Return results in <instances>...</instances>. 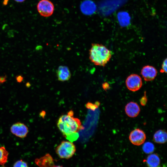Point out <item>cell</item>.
<instances>
[{
  "mask_svg": "<svg viewBox=\"0 0 167 167\" xmlns=\"http://www.w3.org/2000/svg\"><path fill=\"white\" fill-rule=\"evenodd\" d=\"M57 125L63 136L71 142L77 139L79 132L84 128L80 120L74 117L71 110L60 117Z\"/></svg>",
  "mask_w": 167,
  "mask_h": 167,
  "instance_id": "cell-1",
  "label": "cell"
},
{
  "mask_svg": "<svg viewBox=\"0 0 167 167\" xmlns=\"http://www.w3.org/2000/svg\"><path fill=\"white\" fill-rule=\"evenodd\" d=\"M111 57V51L105 46L98 43H93L89 50V58L96 66H105Z\"/></svg>",
  "mask_w": 167,
  "mask_h": 167,
  "instance_id": "cell-2",
  "label": "cell"
},
{
  "mask_svg": "<svg viewBox=\"0 0 167 167\" xmlns=\"http://www.w3.org/2000/svg\"><path fill=\"white\" fill-rule=\"evenodd\" d=\"M76 150L74 144L70 141H63L55 149L56 152L59 157L68 159L71 158Z\"/></svg>",
  "mask_w": 167,
  "mask_h": 167,
  "instance_id": "cell-3",
  "label": "cell"
},
{
  "mask_svg": "<svg viewBox=\"0 0 167 167\" xmlns=\"http://www.w3.org/2000/svg\"><path fill=\"white\" fill-rule=\"evenodd\" d=\"M37 8L40 14L44 17H48L53 13L54 6L49 0H41L38 3Z\"/></svg>",
  "mask_w": 167,
  "mask_h": 167,
  "instance_id": "cell-4",
  "label": "cell"
},
{
  "mask_svg": "<svg viewBox=\"0 0 167 167\" xmlns=\"http://www.w3.org/2000/svg\"><path fill=\"white\" fill-rule=\"evenodd\" d=\"M126 84L127 88L133 92L138 90L142 85L141 78L135 74H131L128 76L126 80Z\"/></svg>",
  "mask_w": 167,
  "mask_h": 167,
  "instance_id": "cell-5",
  "label": "cell"
},
{
  "mask_svg": "<svg viewBox=\"0 0 167 167\" xmlns=\"http://www.w3.org/2000/svg\"><path fill=\"white\" fill-rule=\"evenodd\" d=\"M129 139L132 143L139 146L144 143L146 135L143 131L138 128L136 129L131 132Z\"/></svg>",
  "mask_w": 167,
  "mask_h": 167,
  "instance_id": "cell-6",
  "label": "cell"
},
{
  "mask_svg": "<svg viewBox=\"0 0 167 167\" xmlns=\"http://www.w3.org/2000/svg\"><path fill=\"white\" fill-rule=\"evenodd\" d=\"M11 133L20 138H24L27 136L28 132V127L24 123L17 122L13 124L10 128Z\"/></svg>",
  "mask_w": 167,
  "mask_h": 167,
  "instance_id": "cell-7",
  "label": "cell"
},
{
  "mask_svg": "<svg viewBox=\"0 0 167 167\" xmlns=\"http://www.w3.org/2000/svg\"><path fill=\"white\" fill-rule=\"evenodd\" d=\"M157 74L156 69L151 66H144L141 71V74L145 80L150 81L153 80Z\"/></svg>",
  "mask_w": 167,
  "mask_h": 167,
  "instance_id": "cell-8",
  "label": "cell"
},
{
  "mask_svg": "<svg viewBox=\"0 0 167 167\" xmlns=\"http://www.w3.org/2000/svg\"><path fill=\"white\" fill-rule=\"evenodd\" d=\"M125 111L129 117L135 118L139 115L140 111V108L136 103L131 102L126 105Z\"/></svg>",
  "mask_w": 167,
  "mask_h": 167,
  "instance_id": "cell-9",
  "label": "cell"
},
{
  "mask_svg": "<svg viewBox=\"0 0 167 167\" xmlns=\"http://www.w3.org/2000/svg\"><path fill=\"white\" fill-rule=\"evenodd\" d=\"M57 76L59 81L64 82L70 79L71 74L68 67L65 66H60L57 70Z\"/></svg>",
  "mask_w": 167,
  "mask_h": 167,
  "instance_id": "cell-10",
  "label": "cell"
},
{
  "mask_svg": "<svg viewBox=\"0 0 167 167\" xmlns=\"http://www.w3.org/2000/svg\"><path fill=\"white\" fill-rule=\"evenodd\" d=\"M35 162L40 167H54L55 165L53 158L49 153L36 159Z\"/></svg>",
  "mask_w": 167,
  "mask_h": 167,
  "instance_id": "cell-11",
  "label": "cell"
},
{
  "mask_svg": "<svg viewBox=\"0 0 167 167\" xmlns=\"http://www.w3.org/2000/svg\"><path fill=\"white\" fill-rule=\"evenodd\" d=\"M117 16L118 22L121 27H126L130 24L131 17L127 12L119 11L118 13Z\"/></svg>",
  "mask_w": 167,
  "mask_h": 167,
  "instance_id": "cell-12",
  "label": "cell"
},
{
  "mask_svg": "<svg viewBox=\"0 0 167 167\" xmlns=\"http://www.w3.org/2000/svg\"><path fill=\"white\" fill-rule=\"evenodd\" d=\"M154 141L158 143H164L167 140L166 131L163 130H159L154 134L153 137Z\"/></svg>",
  "mask_w": 167,
  "mask_h": 167,
  "instance_id": "cell-13",
  "label": "cell"
},
{
  "mask_svg": "<svg viewBox=\"0 0 167 167\" xmlns=\"http://www.w3.org/2000/svg\"><path fill=\"white\" fill-rule=\"evenodd\" d=\"M146 161L148 167H158L160 163V158L156 154H152L149 155Z\"/></svg>",
  "mask_w": 167,
  "mask_h": 167,
  "instance_id": "cell-14",
  "label": "cell"
},
{
  "mask_svg": "<svg viewBox=\"0 0 167 167\" xmlns=\"http://www.w3.org/2000/svg\"><path fill=\"white\" fill-rule=\"evenodd\" d=\"M8 152L4 147H0V165H3L7 161Z\"/></svg>",
  "mask_w": 167,
  "mask_h": 167,
  "instance_id": "cell-15",
  "label": "cell"
},
{
  "mask_svg": "<svg viewBox=\"0 0 167 167\" xmlns=\"http://www.w3.org/2000/svg\"><path fill=\"white\" fill-rule=\"evenodd\" d=\"M142 148L143 152L146 153L150 154L154 151L155 147L152 143L148 142L144 143Z\"/></svg>",
  "mask_w": 167,
  "mask_h": 167,
  "instance_id": "cell-16",
  "label": "cell"
},
{
  "mask_svg": "<svg viewBox=\"0 0 167 167\" xmlns=\"http://www.w3.org/2000/svg\"><path fill=\"white\" fill-rule=\"evenodd\" d=\"M13 167H28L26 162L21 160L16 161L13 165Z\"/></svg>",
  "mask_w": 167,
  "mask_h": 167,
  "instance_id": "cell-17",
  "label": "cell"
},
{
  "mask_svg": "<svg viewBox=\"0 0 167 167\" xmlns=\"http://www.w3.org/2000/svg\"><path fill=\"white\" fill-rule=\"evenodd\" d=\"M146 92H144V96L141 98L140 100V103L142 105L145 106L147 102V99L146 94Z\"/></svg>",
  "mask_w": 167,
  "mask_h": 167,
  "instance_id": "cell-18",
  "label": "cell"
},
{
  "mask_svg": "<svg viewBox=\"0 0 167 167\" xmlns=\"http://www.w3.org/2000/svg\"><path fill=\"white\" fill-rule=\"evenodd\" d=\"M167 58H166L163 61L162 65V72L167 73Z\"/></svg>",
  "mask_w": 167,
  "mask_h": 167,
  "instance_id": "cell-19",
  "label": "cell"
},
{
  "mask_svg": "<svg viewBox=\"0 0 167 167\" xmlns=\"http://www.w3.org/2000/svg\"><path fill=\"white\" fill-rule=\"evenodd\" d=\"M6 81V76L0 77V83H3Z\"/></svg>",
  "mask_w": 167,
  "mask_h": 167,
  "instance_id": "cell-20",
  "label": "cell"
},
{
  "mask_svg": "<svg viewBox=\"0 0 167 167\" xmlns=\"http://www.w3.org/2000/svg\"><path fill=\"white\" fill-rule=\"evenodd\" d=\"M16 79L17 82L19 83L21 82L23 80V77L20 75L17 77Z\"/></svg>",
  "mask_w": 167,
  "mask_h": 167,
  "instance_id": "cell-21",
  "label": "cell"
},
{
  "mask_svg": "<svg viewBox=\"0 0 167 167\" xmlns=\"http://www.w3.org/2000/svg\"><path fill=\"white\" fill-rule=\"evenodd\" d=\"M103 88L105 90L108 89V88L109 87V84L106 83H105L103 84Z\"/></svg>",
  "mask_w": 167,
  "mask_h": 167,
  "instance_id": "cell-22",
  "label": "cell"
},
{
  "mask_svg": "<svg viewBox=\"0 0 167 167\" xmlns=\"http://www.w3.org/2000/svg\"><path fill=\"white\" fill-rule=\"evenodd\" d=\"M15 1L18 2H24L25 0H14Z\"/></svg>",
  "mask_w": 167,
  "mask_h": 167,
  "instance_id": "cell-23",
  "label": "cell"
},
{
  "mask_svg": "<svg viewBox=\"0 0 167 167\" xmlns=\"http://www.w3.org/2000/svg\"><path fill=\"white\" fill-rule=\"evenodd\" d=\"M44 112H42L40 114L41 116L42 117H43L44 116Z\"/></svg>",
  "mask_w": 167,
  "mask_h": 167,
  "instance_id": "cell-24",
  "label": "cell"
},
{
  "mask_svg": "<svg viewBox=\"0 0 167 167\" xmlns=\"http://www.w3.org/2000/svg\"><path fill=\"white\" fill-rule=\"evenodd\" d=\"M4 1H5V2H3V4H4L6 5V3H7L8 0H4Z\"/></svg>",
  "mask_w": 167,
  "mask_h": 167,
  "instance_id": "cell-25",
  "label": "cell"
},
{
  "mask_svg": "<svg viewBox=\"0 0 167 167\" xmlns=\"http://www.w3.org/2000/svg\"><path fill=\"white\" fill-rule=\"evenodd\" d=\"M54 167H63L61 165H55Z\"/></svg>",
  "mask_w": 167,
  "mask_h": 167,
  "instance_id": "cell-26",
  "label": "cell"
},
{
  "mask_svg": "<svg viewBox=\"0 0 167 167\" xmlns=\"http://www.w3.org/2000/svg\"><path fill=\"white\" fill-rule=\"evenodd\" d=\"M4 167V166H3V167Z\"/></svg>",
  "mask_w": 167,
  "mask_h": 167,
  "instance_id": "cell-27",
  "label": "cell"
}]
</instances>
